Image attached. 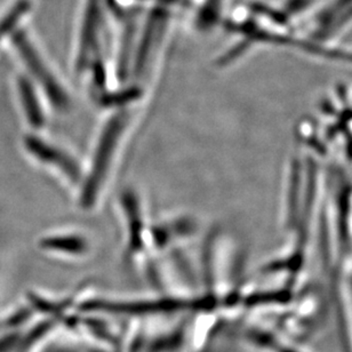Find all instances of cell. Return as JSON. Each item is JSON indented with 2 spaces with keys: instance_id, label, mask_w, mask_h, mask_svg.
<instances>
[{
  "instance_id": "1",
  "label": "cell",
  "mask_w": 352,
  "mask_h": 352,
  "mask_svg": "<svg viewBox=\"0 0 352 352\" xmlns=\"http://www.w3.org/2000/svg\"><path fill=\"white\" fill-rule=\"evenodd\" d=\"M122 117H117L109 124L108 127L105 129L103 139H102L100 146H98V153H96L94 168H93L91 177H89V181H88L87 186H86L85 205H89L91 200L94 199L95 196H96V191H98V186L101 183V179H103L107 167H108L109 160L111 156L112 150L115 146L119 132L122 129Z\"/></svg>"
},
{
  "instance_id": "2",
  "label": "cell",
  "mask_w": 352,
  "mask_h": 352,
  "mask_svg": "<svg viewBox=\"0 0 352 352\" xmlns=\"http://www.w3.org/2000/svg\"><path fill=\"white\" fill-rule=\"evenodd\" d=\"M16 44L19 46V50L22 52V55H23L24 60L27 61L28 65L30 67L36 77L39 78L45 89L48 91L50 98L53 101L56 102L55 104H63L65 98H63L61 89L58 88V84H55L54 79L52 78L51 75L45 69L44 65L37 58V55H36L30 45L28 44L25 38L22 37V36H17Z\"/></svg>"
},
{
  "instance_id": "3",
  "label": "cell",
  "mask_w": 352,
  "mask_h": 352,
  "mask_svg": "<svg viewBox=\"0 0 352 352\" xmlns=\"http://www.w3.org/2000/svg\"><path fill=\"white\" fill-rule=\"evenodd\" d=\"M28 148L36 155V156L41 157V160H46V162H53V163L58 164L60 166L63 167L67 172L74 175H76L75 167H72L68 162L65 160V157L58 155L56 151L52 150V148L45 146L43 143L39 142L38 140L28 139L27 140Z\"/></svg>"
},
{
  "instance_id": "4",
  "label": "cell",
  "mask_w": 352,
  "mask_h": 352,
  "mask_svg": "<svg viewBox=\"0 0 352 352\" xmlns=\"http://www.w3.org/2000/svg\"><path fill=\"white\" fill-rule=\"evenodd\" d=\"M21 95L23 101L24 109L27 111L28 118L34 126H41L43 124L41 109L34 96V91L27 82L22 80L20 84Z\"/></svg>"
},
{
  "instance_id": "5",
  "label": "cell",
  "mask_w": 352,
  "mask_h": 352,
  "mask_svg": "<svg viewBox=\"0 0 352 352\" xmlns=\"http://www.w3.org/2000/svg\"><path fill=\"white\" fill-rule=\"evenodd\" d=\"M44 245L48 248H56L61 251L80 252L84 248V243L76 238H54L44 241Z\"/></svg>"
}]
</instances>
